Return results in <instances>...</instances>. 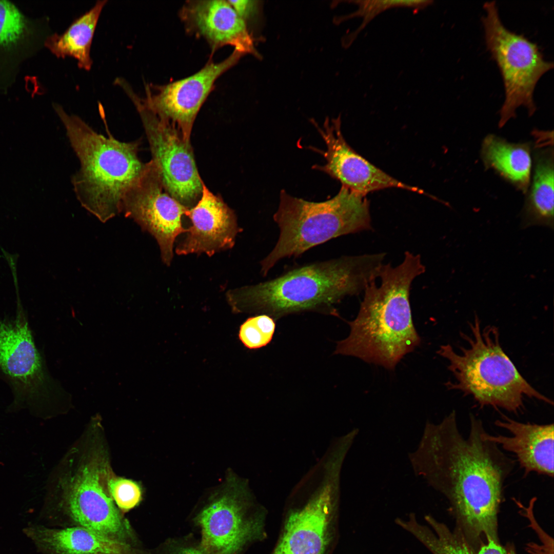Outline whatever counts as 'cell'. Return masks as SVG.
<instances>
[{
    "mask_svg": "<svg viewBox=\"0 0 554 554\" xmlns=\"http://www.w3.org/2000/svg\"><path fill=\"white\" fill-rule=\"evenodd\" d=\"M467 437L454 410L439 423L427 421L408 458L416 476L443 495L456 527L476 551L488 541L500 542L498 515L504 485L515 465L499 446L482 436V421L470 415Z\"/></svg>",
    "mask_w": 554,
    "mask_h": 554,
    "instance_id": "6da1fadb",
    "label": "cell"
},
{
    "mask_svg": "<svg viewBox=\"0 0 554 554\" xmlns=\"http://www.w3.org/2000/svg\"><path fill=\"white\" fill-rule=\"evenodd\" d=\"M385 256H342L308 264L230 291L228 296L236 311L266 314L275 320L309 311L337 315L335 304L364 291L378 278Z\"/></svg>",
    "mask_w": 554,
    "mask_h": 554,
    "instance_id": "7a4b0ae2",
    "label": "cell"
},
{
    "mask_svg": "<svg viewBox=\"0 0 554 554\" xmlns=\"http://www.w3.org/2000/svg\"><path fill=\"white\" fill-rule=\"evenodd\" d=\"M425 267L419 254L406 251L396 267L383 264L378 278L365 289L356 318L348 322L349 335L337 342L334 354L357 357L393 369L420 342L409 302L413 281Z\"/></svg>",
    "mask_w": 554,
    "mask_h": 554,
    "instance_id": "3957f363",
    "label": "cell"
},
{
    "mask_svg": "<svg viewBox=\"0 0 554 554\" xmlns=\"http://www.w3.org/2000/svg\"><path fill=\"white\" fill-rule=\"evenodd\" d=\"M53 108L79 160L80 168L72 179L76 196L85 209L105 223L121 212L125 195L146 169L147 163L138 155L140 143L105 136L60 105L54 104Z\"/></svg>",
    "mask_w": 554,
    "mask_h": 554,
    "instance_id": "277c9868",
    "label": "cell"
},
{
    "mask_svg": "<svg viewBox=\"0 0 554 554\" xmlns=\"http://www.w3.org/2000/svg\"><path fill=\"white\" fill-rule=\"evenodd\" d=\"M469 326V333L462 335L466 345L459 352L449 344L441 346L437 352L448 361V369L455 379L447 383L449 389L472 396L481 407L514 413L522 410L525 397L553 405L518 371L502 348L498 328L482 327L477 315Z\"/></svg>",
    "mask_w": 554,
    "mask_h": 554,
    "instance_id": "5b68a950",
    "label": "cell"
},
{
    "mask_svg": "<svg viewBox=\"0 0 554 554\" xmlns=\"http://www.w3.org/2000/svg\"><path fill=\"white\" fill-rule=\"evenodd\" d=\"M273 219L279 236L261 262L264 276L282 259L299 256L342 235L372 229L366 195L342 186L336 195L321 202L293 197L282 190Z\"/></svg>",
    "mask_w": 554,
    "mask_h": 554,
    "instance_id": "8992f818",
    "label": "cell"
},
{
    "mask_svg": "<svg viewBox=\"0 0 554 554\" xmlns=\"http://www.w3.org/2000/svg\"><path fill=\"white\" fill-rule=\"evenodd\" d=\"M0 380L12 395L8 412L27 410L41 417L64 390L47 368L19 299L13 316L0 314Z\"/></svg>",
    "mask_w": 554,
    "mask_h": 554,
    "instance_id": "52a82bcc",
    "label": "cell"
},
{
    "mask_svg": "<svg viewBox=\"0 0 554 554\" xmlns=\"http://www.w3.org/2000/svg\"><path fill=\"white\" fill-rule=\"evenodd\" d=\"M482 17L487 49L500 71L504 86L505 100L500 111V127L514 117L520 106L529 115L536 110L533 92L540 78L553 67L545 61L536 44L523 34L507 29L500 18L494 1L483 5Z\"/></svg>",
    "mask_w": 554,
    "mask_h": 554,
    "instance_id": "ba28073f",
    "label": "cell"
},
{
    "mask_svg": "<svg viewBox=\"0 0 554 554\" xmlns=\"http://www.w3.org/2000/svg\"><path fill=\"white\" fill-rule=\"evenodd\" d=\"M110 475L102 452L88 454L74 471L60 480L58 506L76 526L135 546L133 530L109 492Z\"/></svg>",
    "mask_w": 554,
    "mask_h": 554,
    "instance_id": "9c48e42d",
    "label": "cell"
},
{
    "mask_svg": "<svg viewBox=\"0 0 554 554\" xmlns=\"http://www.w3.org/2000/svg\"><path fill=\"white\" fill-rule=\"evenodd\" d=\"M252 505L246 485L230 476L225 487L194 513L191 522L208 554H241L260 537L262 519Z\"/></svg>",
    "mask_w": 554,
    "mask_h": 554,
    "instance_id": "30bf717a",
    "label": "cell"
},
{
    "mask_svg": "<svg viewBox=\"0 0 554 554\" xmlns=\"http://www.w3.org/2000/svg\"><path fill=\"white\" fill-rule=\"evenodd\" d=\"M141 120L155 167L167 192L184 206L191 208L200 199L204 182L195 162L190 142L177 127L146 107L130 86L124 89Z\"/></svg>",
    "mask_w": 554,
    "mask_h": 554,
    "instance_id": "8fae6325",
    "label": "cell"
},
{
    "mask_svg": "<svg viewBox=\"0 0 554 554\" xmlns=\"http://www.w3.org/2000/svg\"><path fill=\"white\" fill-rule=\"evenodd\" d=\"M189 209L167 192L150 161L142 176L125 195L121 212L155 238L163 262L169 265L175 238L187 231L182 217Z\"/></svg>",
    "mask_w": 554,
    "mask_h": 554,
    "instance_id": "7c38bea8",
    "label": "cell"
},
{
    "mask_svg": "<svg viewBox=\"0 0 554 554\" xmlns=\"http://www.w3.org/2000/svg\"><path fill=\"white\" fill-rule=\"evenodd\" d=\"M242 55L234 50L224 60L209 61L199 71L184 78L162 85L147 84L146 96L140 100L159 117L174 124L184 139L190 142L194 121L215 81Z\"/></svg>",
    "mask_w": 554,
    "mask_h": 554,
    "instance_id": "4fadbf2b",
    "label": "cell"
},
{
    "mask_svg": "<svg viewBox=\"0 0 554 554\" xmlns=\"http://www.w3.org/2000/svg\"><path fill=\"white\" fill-rule=\"evenodd\" d=\"M313 124L325 141L327 149L321 152L326 160L325 165H316L313 168L340 181L342 186L364 195L388 188L425 193L394 179L354 151L343 136L340 117L331 121L326 118L322 127L315 122Z\"/></svg>",
    "mask_w": 554,
    "mask_h": 554,
    "instance_id": "5bb4252c",
    "label": "cell"
},
{
    "mask_svg": "<svg viewBox=\"0 0 554 554\" xmlns=\"http://www.w3.org/2000/svg\"><path fill=\"white\" fill-rule=\"evenodd\" d=\"M50 34L45 19L28 17L12 2L0 0V94L8 93L23 63Z\"/></svg>",
    "mask_w": 554,
    "mask_h": 554,
    "instance_id": "9a60e30c",
    "label": "cell"
},
{
    "mask_svg": "<svg viewBox=\"0 0 554 554\" xmlns=\"http://www.w3.org/2000/svg\"><path fill=\"white\" fill-rule=\"evenodd\" d=\"M179 13L187 31L204 38L213 51L229 45L258 56L246 23L228 1H188Z\"/></svg>",
    "mask_w": 554,
    "mask_h": 554,
    "instance_id": "2e32d148",
    "label": "cell"
},
{
    "mask_svg": "<svg viewBox=\"0 0 554 554\" xmlns=\"http://www.w3.org/2000/svg\"><path fill=\"white\" fill-rule=\"evenodd\" d=\"M185 215L190 219L192 225L176 248L177 254L205 252L210 256L233 246L240 231L235 214L204 183L200 199Z\"/></svg>",
    "mask_w": 554,
    "mask_h": 554,
    "instance_id": "e0dca14e",
    "label": "cell"
},
{
    "mask_svg": "<svg viewBox=\"0 0 554 554\" xmlns=\"http://www.w3.org/2000/svg\"><path fill=\"white\" fill-rule=\"evenodd\" d=\"M495 425L510 435L492 436L485 430L484 439L513 453L526 476L531 472L553 477V424L523 423L503 416Z\"/></svg>",
    "mask_w": 554,
    "mask_h": 554,
    "instance_id": "ac0fdd59",
    "label": "cell"
},
{
    "mask_svg": "<svg viewBox=\"0 0 554 554\" xmlns=\"http://www.w3.org/2000/svg\"><path fill=\"white\" fill-rule=\"evenodd\" d=\"M332 492L328 486L289 516L273 554H324L333 506Z\"/></svg>",
    "mask_w": 554,
    "mask_h": 554,
    "instance_id": "d6986e66",
    "label": "cell"
},
{
    "mask_svg": "<svg viewBox=\"0 0 554 554\" xmlns=\"http://www.w3.org/2000/svg\"><path fill=\"white\" fill-rule=\"evenodd\" d=\"M23 532L45 554H151L80 526L51 528L30 525Z\"/></svg>",
    "mask_w": 554,
    "mask_h": 554,
    "instance_id": "ffe728a7",
    "label": "cell"
},
{
    "mask_svg": "<svg viewBox=\"0 0 554 554\" xmlns=\"http://www.w3.org/2000/svg\"><path fill=\"white\" fill-rule=\"evenodd\" d=\"M530 146L513 144L493 134L484 140L481 156L486 167L492 168L523 193L530 182Z\"/></svg>",
    "mask_w": 554,
    "mask_h": 554,
    "instance_id": "44dd1931",
    "label": "cell"
},
{
    "mask_svg": "<svg viewBox=\"0 0 554 554\" xmlns=\"http://www.w3.org/2000/svg\"><path fill=\"white\" fill-rule=\"evenodd\" d=\"M107 1H98L89 11L75 19L62 34H50L44 47L57 58H74L78 67L90 70L93 61L90 55L96 27Z\"/></svg>",
    "mask_w": 554,
    "mask_h": 554,
    "instance_id": "7402d4cb",
    "label": "cell"
},
{
    "mask_svg": "<svg viewBox=\"0 0 554 554\" xmlns=\"http://www.w3.org/2000/svg\"><path fill=\"white\" fill-rule=\"evenodd\" d=\"M523 229L542 226L553 229V154L549 148L535 156L533 181L522 213Z\"/></svg>",
    "mask_w": 554,
    "mask_h": 554,
    "instance_id": "603a6c76",
    "label": "cell"
},
{
    "mask_svg": "<svg viewBox=\"0 0 554 554\" xmlns=\"http://www.w3.org/2000/svg\"><path fill=\"white\" fill-rule=\"evenodd\" d=\"M424 519L428 525L418 521L416 515L410 513L406 519L398 518L395 523L411 533L432 554H476L460 531L451 530L445 524L430 515Z\"/></svg>",
    "mask_w": 554,
    "mask_h": 554,
    "instance_id": "cb8c5ba5",
    "label": "cell"
},
{
    "mask_svg": "<svg viewBox=\"0 0 554 554\" xmlns=\"http://www.w3.org/2000/svg\"><path fill=\"white\" fill-rule=\"evenodd\" d=\"M275 325V320L266 314L250 317L241 325L239 339L248 349L261 348L271 341Z\"/></svg>",
    "mask_w": 554,
    "mask_h": 554,
    "instance_id": "d4e9b609",
    "label": "cell"
},
{
    "mask_svg": "<svg viewBox=\"0 0 554 554\" xmlns=\"http://www.w3.org/2000/svg\"><path fill=\"white\" fill-rule=\"evenodd\" d=\"M110 495L120 510L127 511L139 504L142 500V490L132 480L116 478L111 475L108 480Z\"/></svg>",
    "mask_w": 554,
    "mask_h": 554,
    "instance_id": "484cf974",
    "label": "cell"
},
{
    "mask_svg": "<svg viewBox=\"0 0 554 554\" xmlns=\"http://www.w3.org/2000/svg\"><path fill=\"white\" fill-rule=\"evenodd\" d=\"M151 554H208L192 534L167 539Z\"/></svg>",
    "mask_w": 554,
    "mask_h": 554,
    "instance_id": "4316f807",
    "label": "cell"
},
{
    "mask_svg": "<svg viewBox=\"0 0 554 554\" xmlns=\"http://www.w3.org/2000/svg\"><path fill=\"white\" fill-rule=\"evenodd\" d=\"M360 13L364 14L366 19L372 17L379 12L390 7L405 6L419 7V1H375L361 2Z\"/></svg>",
    "mask_w": 554,
    "mask_h": 554,
    "instance_id": "83f0119b",
    "label": "cell"
},
{
    "mask_svg": "<svg viewBox=\"0 0 554 554\" xmlns=\"http://www.w3.org/2000/svg\"><path fill=\"white\" fill-rule=\"evenodd\" d=\"M238 15L246 23L252 17L258 8V1L249 0H228Z\"/></svg>",
    "mask_w": 554,
    "mask_h": 554,
    "instance_id": "f1b7e54d",
    "label": "cell"
},
{
    "mask_svg": "<svg viewBox=\"0 0 554 554\" xmlns=\"http://www.w3.org/2000/svg\"><path fill=\"white\" fill-rule=\"evenodd\" d=\"M476 554H517L512 544L502 545L500 542L488 541L482 545Z\"/></svg>",
    "mask_w": 554,
    "mask_h": 554,
    "instance_id": "f546056e",
    "label": "cell"
}]
</instances>
